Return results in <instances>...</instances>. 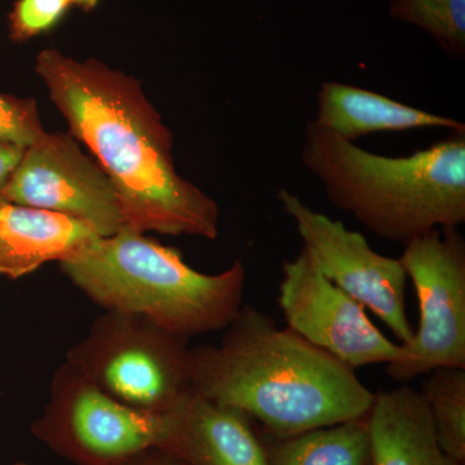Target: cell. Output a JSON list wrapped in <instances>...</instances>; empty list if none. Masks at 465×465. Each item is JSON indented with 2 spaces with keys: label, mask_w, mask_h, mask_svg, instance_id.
<instances>
[{
  "label": "cell",
  "mask_w": 465,
  "mask_h": 465,
  "mask_svg": "<svg viewBox=\"0 0 465 465\" xmlns=\"http://www.w3.org/2000/svg\"><path fill=\"white\" fill-rule=\"evenodd\" d=\"M35 70L114 183L125 226L216 240L219 206L174 170L173 134L134 79L57 50H43Z\"/></svg>",
  "instance_id": "1"
},
{
  "label": "cell",
  "mask_w": 465,
  "mask_h": 465,
  "mask_svg": "<svg viewBox=\"0 0 465 465\" xmlns=\"http://www.w3.org/2000/svg\"><path fill=\"white\" fill-rule=\"evenodd\" d=\"M219 345L191 348L193 387L235 407L272 439L365 418L375 393L356 370L243 305Z\"/></svg>",
  "instance_id": "2"
},
{
  "label": "cell",
  "mask_w": 465,
  "mask_h": 465,
  "mask_svg": "<svg viewBox=\"0 0 465 465\" xmlns=\"http://www.w3.org/2000/svg\"><path fill=\"white\" fill-rule=\"evenodd\" d=\"M302 162L333 206L382 240L405 246L465 222V131L406 157H385L308 121Z\"/></svg>",
  "instance_id": "3"
},
{
  "label": "cell",
  "mask_w": 465,
  "mask_h": 465,
  "mask_svg": "<svg viewBox=\"0 0 465 465\" xmlns=\"http://www.w3.org/2000/svg\"><path fill=\"white\" fill-rule=\"evenodd\" d=\"M70 281L105 311L137 314L182 338L225 330L243 307L246 266L217 274L186 264L180 251L124 226L60 262Z\"/></svg>",
  "instance_id": "4"
},
{
  "label": "cell",
  "mask_w": 465,
  "mask_h": 465,
  "mask_svg": "<svg viewBox=\"0 0 465 465\" xmlns=\"http://www.w3.org/2000/svg\"><path fill=\"white\" fill-rule=\"evenodd\" d=\"M65 361L118 402L150 414H166L194 391L188 339L137 314L106 311Z\"/></svg>",
  "instance_id": "5"
},
{
  "label": "cell",
  "mask_w": 465,
  "mask_h": 465,
  "mask_svg": "<svg viewBox=\"0 0 465 465\" xmlns=\"http://www.w3.org/2000/svg\"><path fill=\"white\" fill-rule=\"evenodd\" d=\"M33 430L72 464L124 465L161 446L164 414L118 402L65 361L54 372L50 401Z\"/></svg>",
  "instance_id": "6"
},
{
  "label": "cell",
  "mask_w": 465,
  "mask_h": 465,
  "mask_svg": "<svg viewBox=\"0 0 465 465\" xmlns=\"http://www.w3.org/2000/svg\"><path fill=\"white\" fill-rule=\"evenodd\" d=\"M401 262L419 302V327L387 375L406 382L440 367L465 369V240L457 226L406 243Z\"/></svg>",
  "instance_id": "7"
},
{
  "label": "cell",
  "mask_w": 465,
  "mask_h": 465,
  "mask_svg": "<svg viewBox=\"0 0 465 465\" xmlns=\"http://www.w3.org/2000/svg\"><path fill=\"white\" fill-rule=\"evenodd\" d=\"M277 200L295 223L302 250L318 271L374 312L400 344L411 341L415 330L407 316L409 278L400 258L376 252L360 232L351 231L341 220L313 210L287 189L278 191Z\"/></svg>",
  "instance_id": "8"
},
{
  "label": "cell",
  "mask_w": 465,
  "mask_h": 465,
  "mask_svg": "<svg viewBox=\"0 0 465 465\" xmlns=\"http://www.w3.org/2000/svg\"><path fill=\"white\" fill-rule=\"evenodd\" d=\"M3 200L73 217L103 238L124 226L114 183L69 134L45 133L27 146Z\"/></svg>",
  "instance_id": "9"
},
{
  "label": "cell",
  "mask_w": 465,
  "mask_h": 465,
  "mask_svg": "<svg viewBox=\"0 0 465 465\" xmlns=\"http://www.w3.org/2000/svg\"><path fill=\"white\" fill-rule=\"evenodd\" d=\"M278 305L287 327L356 370L393 362L402 344L371 322L365 307L330 282L304 250L283 262Z\"/></svg>",
  "instance_id": "10"
},
{
  "label": "cell",
  "mask_w": 465,
  "mask_h": 465,
  "mask_svg": "<svg viewBox=\"0 0 465 465\" xmlns=\"http://www.w3.org/2000/svg\"><path fill=\"white\" fill-rule=\"evenodd\" d=\"M158 449L185 465H268L265 439L252 419L195 391L164 414Z\"/></svg>",
  "instance_id": "11"
},
{
  "label": "cell",
  "mask_w": 465,
  "mask_h": 465,
  "mask_svg": "<svg viewBox=\"0 0 465 465\" xmlns=\"http://www.w3.org/2000/svg\"><path fill=\"white\" fill-rule=\"evenodd\" d=\"M99 238L90 226L63 213L0 203V275L33 273L48 262H63Z\"/></svg>",
  "instance_id": "12"
},
{
  "label": "cell",
  "mask_w": 465,
  "mask_h": 465,
  "mask_svg": "<svg viewBox=\"0 0 465 465\" xmlns=\"http://www.w3.org/2000/svg\"><path fill=\"white\" fill-rule=\"evenodd\" d=\"M369 430L372 465H461L440 448L427 403L410 385L375 393Z\"/></svg>",
  "instance_id": "13"
},
{
  "label": "cell",
  "mask_w": 465,
  "mask_h": 465,
  "mask_svg": "<svg viewBox=\"0 0 465 465\" xmlns=\"http://www.w3.org/2000/svg\"><path fill=\"white\" fill-rule=\"evenodd\" d=\"M313 121L351 143L367 134L416 128H446L451 133L465 131V124L457 119L425 112L374 91L341 82L321 84L317 116Z\"/></svg>",
  "instance_id": "14"
},
{
  "label": "cell",
  "mask_w": 465,
  "mask_h": 465,
  "mask_svg": "<svg viewBox=\"0 0 465 465\" xmlns=\"http://www.w3.org/2000/svg\"><path fill=\"white\" fill-rule=\"evenodd\" d=\"M265 443L268 465H372L369 415Z\"/></svg>",
  "instance_id": "15"
},
{
  "label": "cell",
  "mask_w": 465,
  "mask_h": 465,
  "mask_svg": "<svg viewBox=\"0 0 465 465\" xmlns=\"http://www.w3.org/2000/svg\"><path fill=\"white\" fill-rule=\"evenodd\" d=\"M419 391L430 410L440 448L465 465V369L433 370Z\"/></svg>",
  "instance_id": "16"
},
{
  "label": "cell",
  "mask_w": 465,
  "mask_h": 465,
  "mask_svg": "<svg viewBox=\"0 0 465 465\" xmlns=\"http://www.w3.org/2000/svg\"><path fill=\"white\" fill-rule=\"evenodd\" d=\"M388 15L432 36L450 57L465 58V0H391Z\"/></svg>",
  "instance_id": "17"
},
{
  "label": "cell",
  "mask_w": 465,
  "mask_h": 465,
  "mask_svg": "<svg viewBox=\"0 0 465 465\" xmlns=\"http://www.w3.org/2000/svg\"><path fill=\"white\" fill-rule=\"evenodd\" d=\"M73 7V0H16L9 14V33L15 42H26L50 32Z\"/></svg>",
  "instance_id": "18"
},
{
  "label": "cell",
  "mask_w": 465,
  "mask_h": 465,
  "mask_svg": "<svg viewBox=\"0 0 465 465\" xmlns=\"http://www.w3.org/2000/svg\"><path fill=\"white\" fill-rule=\"evenodd\" d=\"M45 134L34 101L0 94V140L27 148Z\"/></svg>",
  "instance_id": "19"
},
{
  "label": "cell",
  "mask_w": 465,
  "mask_h": 465,
  "mask_svg": "<svg viewBox=\"0 0 465 465\" xmlns=\"http://www.w3.org/2000/svg\"><path fill=\"white\" fill-rule=\"evenodd\" d=\"M25 149L17 143L0 140V203H5L3 200V191L18 162L23 158Z\"/></svg>",
  "instance_id": "20"
},
{
  "label": "cell",
  "mask_w": 465,
  "mask_h": 465,
  "mask_svg": "<svg viewBox=\"0 0 465 465\" xmlns=\"http://www.w3.org/2000/svg\"><path fill=\"white\" fill-rule=\"evenodd\" d=\"M124 465H185L177 460L173 455L163 451V450L154 448L146 450L142 454L137 455Z\"/></svg>",
  "instance_id": "21"
},
{
  "label": "cell",
  "mask_w": 465,
  "mask_h": 465,
  "mask_svg": "<svg viewBox=\"0 0 465 465\" xmlns=\"http://www.w3.org/2000/svg\"><path fill=\"white\" fill-rule=\"evenodd\" d=\"M100 2L101 0H73V5L88 12L96 8Z\"/></svg>",
  "instance_id": "22"
},
{
  "label": "cell",
  "mask_w": 465,
  "mask_h": 465,
  "mask_svg": "<svg viewBox=\"0 0 465 465\" xmlns=\"http://www.w3.org/2000/svg\"><path fill=\"white\" fill-rule=\"evenodd\" d=\"M15 465H26V464H15Z\"/></svg>",
  "instance_id": "23"
}]
</instances>
